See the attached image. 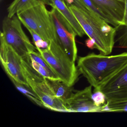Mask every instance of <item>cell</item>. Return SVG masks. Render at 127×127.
<instances>
[{"label":"cell","mask_w":127,"mask_h":127,"mask_svg":"<svg viewBox=\"0 0 127 127\" xmlns=\"http://www.w3.org/2000/svg\"><path fill=\"white\" fill-rule=\"evenodd\" d=\"M69 8L85 34L95 41L96 49L100 54L104 55L110 54L115 43L116 27H111L77 0Z\"/></svg>","instance_id":"obj_1"},{"label":"cell","mask_w":127,"mask_h":127,"mask_svg":"<svg viewBox=\"0 0 127 127\" xmlns=\"http://www.w3.org/2000/svg\"><path fill=\"white\" fill-rule=\"evenodd\" d=\"M127 62V52L114 55L90 53L78 59L77 68L90 85L97 88Z\"/></svg>","instance_id":"obj_2"},{"label":"cell","mask_w":127,"mask_h":127,"mask_svg":"<svg viewBox=\"0 0 127 127\" xmlns=\"http://www.w3.org/2000/svg\"><path fill=\"white\" fill-rule=\"evenodd\" d=\"M17 14L27 29L33 30L49 45L52 41H57L51 14L45 4L39 3L19 12Z\"/></svg>","instance_id":"obj_3"},{"label":"cell","mask_w":127,"mask_h":127,"mask_svg":"<svg viewBox=\"0 0 127 127\" xmlns=\"http://www.w3.org/2000/svg\"><path fill=\"white\" fill-rule=\"evenodd\" d=\"M21 23L15 15L11 18H5L3 21V32L0 36L6 44L20 57L24 58L31 52L36 51L37 48L32 44L24 32Z\"/></svg>","instance_id":"obj_4"},{"label":"cell","mask_w":127,"mask_h":127,"mask_svg":"<svg viewBox=\"0 0 127 127\" xmlns=\"http://www.w3.org/2000/svg\"><path fill=\"white\" fill-rule=\"evenodd\" d=\"M50 12L57 42L66 53L70 59L75 63L78 51L75 42L77 34L70 24L56 8L52 7Z\"/></svg>","instance_id":"obj_5"},{"label":"cell","mask_w":127,"mask_h":127,"mask_svg":"<svg viewBox=\"0 0 127 127\" xmlns=\"http://www.w3.org/2000/svg\"><path fill=\"white\" fill-rule=\"evenodd\" d=\"M26 76L29 86L40 98L43 107L54 111L70 113L66 103L52 92L45 78L36 72L27 74Z\"/></svg>","instance_id":"obj_6"},{"label":"cell","mask_w":127,"mask_h":127,"mask_svg":"<svg viewBox=\"0 0 127 127\" xmlns=\"http://www.w3.org/2000/svg\"><path fill=\"white\" fill-rule=\"evenodd\" d=\"M101 91L109 104L127 101V62L97 88Z\"/></svg>","instance_id":"obj_7"},{"label":"cell","mask_w":127,"mask_h":127,"mask_svg":"<svg viewBox=\"0 0 127 127\" xmlns=\"http://www.w3.org/2000/svg\"><path fill=\"white\" fill-rule=\"evenodd\" d=\"M37 50L61 81L70 87H72L75 84L80 73L75 63L61 59L48 49L37 48Z\"/></svg>","instance_id":"obj_8"},{"label":"cell","mask_w":127,"mask_h":127,"mask_svg":"<svg viewBox=\"0 0 127 127\" xmlns=\"http://www.w3.org/2000/svg\"><path fill=\"white\" fill-rule=\"evenodd\" d=\"M0 58L1 64L9 78L17 82L29 85L24 73L22 58L10 46L6 44L0 36Z\"/></svg>","instance_id":"obj_9"},{"label":"cell","mask_w":127,"mask_h":127,"mask_svg":"<svg viewBox=\"0 0 127 127\" xmlns=\"http://www.w3.org/2000/svg\"><path fill=\"white\" fill-rule=\"evenodd\" d=\"M92 87L90 85L73 93L66 100V105L70 113L102 112V106H96L92 98Z\"/></svg>","instance_id":"obj_10"},{"label":"cell","mask_w":127,"mask_h":127,"mask_svg":"<svg viewBox=\"0 0 127 127\" xmlns=\"http://www.w3.org/2000/svg\"><path fill=\"white\" fill-rule=\"evenodd\" d=\"M93 3L105 15L118 24L123 23L125 2L119 0H91Z\"/></svg>","instance_id":"obj_11"},{"label":"cell","mask_w":127,"mask_h":127,"mask_svg":"<svg viewBox=\"0 0 127 127\" xmlns=\"http://www.w3.org/2000/svg\"><path fill=\"white\" fill-rule=\"evenodd\" d=\"M52 7H54L66 18L75 30L77 35L82 37L85 34L84 30L69 7L62 0H49Z\"/></svg>","instance_id":"obj_12"},{"label":"cell","mask_w":127,"mask_h":127,"mask_svg":"<svg viewBox=\"0 0 127 127\" xmlns=\"http://www.w3.org/2000/svg\"><path fill=\"white\" fill-rule=\"evenodd\" d=\"M46 82L56 96L66 103L73 93L72 87H70L59 80L45 78Z\"/></svg>","instance_id":"obj_13"},{"label":"cell","mask_w":127,"mask_h":127,"mask_svg":"<svg viewBox=\"0 0 127 127\" xmlns=\"http://www.w3.org/2000/svg\"><path fill=\"white\" fill-rule=\"evenodd\" d=\"M40 3L50 5L49 0H14L8 8L7 17H12L18 12Z\"/></svg>","instance_id":"obj_14"},{"label":"cell","mask_w":127,"mask_h":127,"mask_svg":"<svg viewBox=\"0 0 127 127\" xmlns=\"http://www.w3.org/2000/svg\"><path fill=\"white\" fill-rule=\"evenodd\" d=\"M125 9L123 23L116 27L115 43L119 47L125 49L127 51V0H125Z\"/></svg>","instance_id":"obj_15"},{"label":"cell","mask_w":127,"mask_h":127,"mask_svg":"<svg viewBox=\"0 0 127 127\" xmlns=\"http://www.w3.org/2000/svg\"><path fill=\"white\" fill-rule=\"evenodd\" d=\"M18 90L27 96L30 99L39 106L43 107V104L37 95L29 85L17 82L12 79H10Z\"/></svg>","instance_id":"obj_16"},{"label":"cell","mask_w":127,"mask_h":127,"mask_svg":"<svg viewBox=\"0 0 127 127\" xmlns=\"http://www.w3.org/2000/svg\"><path fill=\"white\" fill-rule=\"evenodd\" d=\"M26 58L33 69L43 77L45 78L52 80L61 81L60 79L56 75L55 73L49 71L37 62L30 58L29 57V55L28 56H27Z\"/></svg>","instance_id":"obj_17"},{"label":"cell","mask_w":127,"mask_h":127,"mask_svg":"<svg viewBox=\"0 0 127 127\" xmlns=\"http://www.w3.org/2000/svg\"><path fill=\"white\" fill-rule=\"evenodd\" d=\"M127 111V101L109 104L107 103L102 106V112Z\"/></svg>","instance_id":"obj_18"},{"label":"cell","mask_w":127,"mask_h":127,"mask_svg":"<svg viewBox=\"0 0 127 127\" xmlns=\"http://www.w3.org/2000/svg\"><path fill=\"white\" fill-rule=\"evenodd\" d=\"M29 31L33 39V42L36 48L40 49H47L49 47V44L44 41L40 36L30 29H27Z\"/></svg>","instance_id":"obj_19"},{"label":"cell","mask_w":127,"mask_h":127,"mask_svg":"<svg viewBox=\"0 0 127 127\" xmlns=\"http://www.w3.org/2000/svg\"><path fill=\"white\" fill-rule=\"evenodd\" d=\"M92 98L95 104L98 107H102L107 102L104 94L98 90H94V93L92 94Z\"/></svg>","instance_id":"obj_20"},{"label":"cell","mask_w":127,"mask_h":127,"mask_svg":"<svg viewBox=\"0 0 127 127\" xmlns=\"http://www.w3.org/2000/svg\"><path fill=\"white\" fill-rule=\"evenodd\" d=\"M85 43L86 46L89 49H96L95 41L90 38L89 37L85 40Z\"/></svg>","instance_id":"obj_21"},{"label":"cell","mask_w":127,"mask_h":127,"mask_svg":"<svg viewBox=\"0 0 127 127\" xmlns=\"http://www.w3.org/2000/svg\"><path fill=\"white\" fill-rule=\"evenodd\" d=\"M69 7L70 5L73 4L74 2V0H62Z\"/></svg>","instance_id":"obj_22"},{"label":"cell","mask_w":127,"mask_h":127,"mask_svg":"<svg viewBox=\"0 0 127 127\" xmlns=\"http://www.w3.org/2000/svg\"><path fill=\"white\" fill-rule=\"evenodd\" d=\"M120 1H122V2H125V0H119Z\"/></svg>","instance_id":"obj_23"}]
</instances>
